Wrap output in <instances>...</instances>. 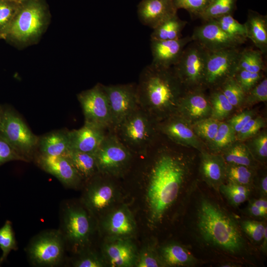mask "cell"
Returning <instances> with one entry per match:
<instances>
[{
  "mask_svg": "<svg viewBox=\"0 0 267 267\" xmlns=\"http://www.w3.org/2000/svg\"><path fill=\"white\" fill-rule=\"evenodd\" d=\"M187 173L186 164L172 154H161L151 168L146 199L149 221L160 223L177 199Z\"/></svg>",
  "mask_w": 267,
  "mask_h": 267,
  "instance_id": "cell-1",
  "label": "cell"
},
{
  "mask_svg": "<svg viewBox=\"0 0 267 267\" xmlns=\"http://www.w3.org/2000/svg\"><path fill=\"white\" fill-rule=\"evenodd\" d=\"M183 89L173 67L150 64L142 70L136 85L139 105L153 119L170 116L176 112Z\"/></svg>",
  "mask_w": 267,
  "mask_h": 267,
  "instance_id": "cell-2",
  "label": "cell"
},
{
  "mask_svg": "<svg viewBox=\"0 0 267 267\" xmlns=\"http://www.w3.org/2000/svg\"><path fill=\"white\" fill-rule=\"evenodd\" d=\"M196 223L200 237L207 244L232 255L245 249V240L237 221L213 201L200 199Z\"/></svg>",
  "mask_w": 267,
  "mask_h": 267,
  "instance_id": "cell-3",
  "label": "cell"
},
{
  "mask_svg": "<svg viewBox=\"0 0 267 267\" xmlns=\"http://www.w3.org/2000/svg\"><path fill=\"white\" fill-rule=\"evenodd\" d=\"M47 22L43 5L37 0H28L20 4L5 34V39L20 44L34 42Z\"/></svg>",
  "mask_w": 267,
  "mask_h": 267,
  "instance_id": "cell-4",
  "label": "cell"
},
{
  "mask_svg": "<svg viewBox=\"0 0 267 267\" xmlns=\"http://www.w3.org/2000/svg\"><path fill=\"white\" fill-rule=\"evenodd\" d=\"M209 50L192 41L186 46L173 69L188 91L201 89L204 86L206 62Z\"/></svg>",
  "mask_w": 267,
  "mask_h": 267,
  "instance_id": "cell-5",
  "label": "cell"
},
{
  "mask_svg": "<svg viewBox=\"0 0 267 267\" xmlns=\"http://www.w3.org/2000/svg\"><path fill=\"white\" fill-rule=\"evenodd\" d=\"M0 134L29 161L38 148L39 137L31 131L19 114L9 107L3 108Z\"/></svg>",
  "mask_w": 267,
  "mask_h": 267,
  "instance_id": "cell-6",
  "label": "cell"
},
{
  "mask_svg": "<svg viewBox=\"0 0 267 267\" xmlns=\"http://www.w3.org/2000/svg\"><path fill=\"white\" fill-rule=\"evenodd\" d=\"M65 243L61 231H46L33 238L27 248V252L34 265L54 267L59 265L63 260Z\"/></svg>",
  "mask_w": 267,
  "mask_h": 267,
  "instance_id": "cell-7",
  "label": "cell"
},
{
  "mask_svg": "<svg viewBox=\"0 0 267 267\" xmlns=\"http://www.w3.org/2000/svg\"><path fill=\"white\" fill-rule=\"evenodd\" d=\"M152 120L153 118L139 106L117 129L120 139L129 149L141 151L146 149L154 136Z\"/></svg>",
  "mask_w": 267,
  "mask_h": 267,
  "instance_id": "cell-8",
  "label": "cell"
},
{
  "mask_svg": "<svg viewBox=\"0 0 267 267\" xmlns=\"http://www.w3.org/2000/svg\"><path fill=\"white\" fill-rule=\"evenodd\" d=\"M85 123L105 130L112 126L111 112L104 85L97 84L77 95Z\"/></svg>",
  "mask_w": 267,
  "mask_h": 267,
  "instance_id": "cell-9",
  "label": "cell"
},
{
  "mask_svg": "<svg viewBox=\"0 0 267 267\" xmlns=\"http://www.w3.org/2000/svg\"><path fill=\"white\" fill-rule=\"evenodd\" d=\"M97 170L103 174L115 175L121 173L130 162V149L115 135H106L94 153Z\"/></svg>",
  "mask_w": 267,
  "mask_h": 267,
  "instance_id": "cell-10",
  "label": "cell"
},
{
  "mask_svg": "<svg viewBox=\"0 0 267 267\" xmlns=\"http://www.w3.org/2000/svg\"><path fill=\"white\" fill-rule=\"evenodd\" d=\"M240 50L238 47L209 51L205 72L204 86L217 88L236 70Z\"/></svg>",
  "mask_w": 267,
  "mask_h": 267,
  "instance_id": "cell-11",
  "label": "cell"
},
{
  "mask_svg": "<svg viewBox=\"0 0 267 267\" xmlns=\"http://www.w3.org/2000/svg\"><path fill=\"white\" fill-rule=\"evenodd\" d=\"M65 242L75 250H82L89 242L92 231L90 217L83 208L68 206L64 210L62 220Z\"/></svg>",
  "mask_w": 267,
  "mask_h": 267,
  "instance_id": "cell-12",
  "label": "cell"
},
{
  "mask_svg": "<svg viewBox=\"0 0 267 267\" xmlns=\"http://www.w3.org/2000/svg\"><path fill=\"white\" fill-rule=\"evenodd\" d=\"M109 104L112 126L117 129L122 122L139 106L136 85H104Z\"/></svg>",
  "mask_w": 267,
  "mask_h": 267,
  "instance_id": "cell-13",
  "label": "cell"
},
{
  "mask_svg": "<svg viewBox=\"0 0 267 267\" xmlns=\"http://www.w3.org/2000/svg\"><path fill=\"white\" fill-rule=\"evenodd\" d=\"M191 37L209 51L238 47L246 42L227 34L212 20L196 27Z\"/></svg>",
  "mask_w": 267,
  "mask_h": 267,
  "instance_id": "cell-14",
  "label": "cell"
},
{
  "mask_svg": "<svg viewBox=\"0 0 267 267\" xmlns=\"http://www.w3.org/2000/svg\"><path fill=\"white\" fill-rule=\"evenodd\" d=\"M192 41L191 37L188 36L172 40L150 39L152 55L151 64L161 68L173 67L179 60L186 46Z\"/></svg>",
  "mask_w": 267,
  "mask_h": 267,
  "instance_id": "cell-15",
  "label": "cell"
},
{
  "mask_svg": "<svg viewBox=\"0 0 267 267\" xmlns=\"http://www.w3.org/2000/svg\"><path fill=\"white\" fill-rule=\"evenodd\" d=\"M138 252L130 238L108 239L103 245V259L112 267H134Z\"/></svg>",
  "mask_w": 267,
  "mask_h": 267,
  "instance_id": "cell-16",
  "label": "cell"
},
{
  "mask_svg": "<svg viewBox=\"0 0 267 267\" xmlns=\"http://www.w3.org/2000/svg\"><path fill=\"white\" fill-rule=\"evenodd\" d=\"M37 161L43 170L55 177L66 187L75 188L81 182V177L66 156L40 154Z\"/></svg>",
  "mask_w": 267,
  "mask_h": 267,
  "instance_id": "cell-17",
  "label": "cell"
},
{
  "mask_svg": "<svg viewBox=\"0 0 267 267\" xmlns=\"http://www.w3.org/2000/svg\"><path fill=\"white\" fill-rule=\"evenodd\" d=\"M211 107L209 100L201 89L189 90L180 97L177 108L178 115L187 122H194L210 117Z\"/></svg>",
  "mask_w": 267,
  "mask_h": 267,
  "instance_id": "cell-18",
  "label": "cell"
},
{
  "mask_svg": "<svg viewBox=\"0 0 267 267\" xmlns=\"http://www.w3.org/2000/svg\"><path fill=\"white\" fill-rule=\"evenodd\" d=\"M138 19L144 25L154 29L177 13L172 0H141L137 6Z\"/></svg>",
  "mask_w": 267,
  "mask_h": 267,
  "instance_id": "cell-19",
  "label": "cell"
},
{
  "mask_svg": "<svg viewBox=\"0 0 267 267\" xmlns=\"http://www.w3.org/2000/svg\"><path fill=\"white\" fill-rule=\"evenodd\" d=\"M103 227L109 237L113 238H130L136 229L134 216L126 205L111 211L103 221Z\"/></svg>",
  "mask_w": 267,
  "mask_h": 267,
  "instance_id": "cell-20",
  "label": "cell"
},
{
  "mask_svg": "<svg viewBox=\"0 0 267 267\" xmlns=\"http://www.w3.org/2000/svg\"><path fill=\"white\" fill-rule=\"evenodd\" d=\"M104 130L85 123L81 128L69 131L71 150L94 154L106 135Z\"/></svg>",
  "mask_w": 267,
  "mask_h": 267,
  "instance_id": "cell-21",
  "label": "cell"
},
{
  "mask_svg": "<svg viewBox=\"0 0 267 267\" xmlns=\"http://www.w3.org/2000/svg\"><path fill=\"white\" fill-rule=\"evenodd\" d=\"M117 191L115 186L108 182H95L90 184L85 194L84 203L92 213L102 212L115 201Z\"/></svg>",
  "mask_w": 267,
  "mask_h": 267,
  "instance_id": "cell-22",
  "label": "cell"
},
{
  "mask_svg": "<svg viewBox=\"0 0 267 267\" xmlns=\"http://www.w3.org/2000/svg\"><path fill=\"white\" fill-rule=\"evenodd\" d=\"M170 118L161 126L162 132L177 143L200 149L201 142L187 121L178 115Z\"/></svg>",
  "mask_w": 267,
  "mask_h": 267,
  "instance_id": "cell-23",
  "label": "cell"
},
{
  "mask_svg": "<svg viewBox=\"0 0 267 267\" xmlns=\"http://www.w3.org/2000/svg\"><path fill=\"white\" fill-rule=\"evenodd\" d=\"M226 163L221 155L202 152L200 171L203 180L210 187L219 190L224 182Z\"/></svg>",
  "mask_w": 267,
  "mask_h": 267,
  "instance_id": "cell-24",
  "label": "cell"
},
{
  "mask_svg": "<svg viewBox=\"0 0 267 267\" xmlns=\"http://www.w3.org/2000/svg\"><path fill=\"white\" fill-rule=\"evenodd\" d=\"M247 38L250 39L264 55L267 53V16L249 10L244 24Z\"/></svg>",
  "mask_w": 267,
  "mask_h": 267,
  "instance_id": "cell-25",
  "label": "cell"
},
{
  "mask_svg": "<svg viewBox=\"0 0 267 267\" xmlns=\"http://www.w3.org/2000/svg\"><path fill=\"white\" fill-rule=\"evenodd\" d=\"M40 154L48 156H65L71 150L69 131H52L39 138Z\"/></svg>",
  "mask_w": 267,
  "mask_h": 267,
  "instance_id": "cell-26",
  "label": "cell"
},
{
  "mask_svg": "<svg viewBox=\"0 0 267 267\" xmlns=\"http://www.w3.org/2000/svg\"><path fill=\"white\" fill-rule=\"evenodd\" d=\"M158 253L164 267H190L197 261L185 246L177 242L165 244Z\"/></svg>",
  "mask_w": 267,
  "mask_h": 267,
  "instance_id": "cell-27",
  "label": "cell"
},
{
  "mask_svg": "<svg viewBox=\"0 0 267 267\" xmlns=\"http://www.w3.org/2000/svg\"><path fill=\"white\" fill-rule=\"evenodd\" d=\"M186 24L187 21L181 20L177 13L153 29L150 39L158 40L179 39L182 37L181 32Z\"/></svg>",
  "mask_w": 267,
  "mask_h": 267,
  "instance_id": "cell-28",
  "label": "cell"
},
{
  "mask_svg": "<svg viewBox=\"0 0 267 267\" xmlns=\"http://www.w3.org/2000/svg\"><path fill=\"white\" fill-rule=\"evenodd\" d=\"M82 178H88L98 171L94 154L70 150L66 155Z\"/></svg>",
  "mask_w": 267,
  "mask_h": 267,
  "instance_id": "cell-29",
  "label": "cell"
},
{
  "mask_svg": "<svg viewBox=\"0 0 267 267\" xmlns=\"http://www.w3.org/2000/svg\"><path fill=\"white\" fill-rule=\"evenodd\" d=\"M222 156L226 164L239 165L251 167L254 157L249 147L242 142L233 143L225 148Z\"/></svg>",
  "mask_w": 267,
  "mask_h": 267,
  "instance_id": "cell-30",
  "label": "cell"
},
{
  "mask_svg": "<svg viewBox=\"0 0 267 267\" xmlns=\"http://www.w3.org/2000/svg\"><path fill=\"white\" fill-rule=\"evenodd\" d=\"M264 54L259 49L245 48L241 50L236 70H244L251 72H263L266 69Z\"/></svg>",
  "mask_w": 267,
  "mask_h": 267,
  "instance_id": "cell-31",
  "label": "cell"
},
{
  "mask_svg": "<svg viewBox=\"0 0 267 267\" xmlns=\"http://www.w3.org/2000/svg\"><path fill=\"white\" fill-rule=\"evenodd\" d=\"M236 2V0H210L198 18L206 21L225 15L232 14Z\"/></svg>",
  "mask_w": 267,
  "mask_h": 267,
  "instance_id": "cell-32",
  "label": "cell"
},
{
  "mask_svg": "<svg viewBox=\"0 0 267 267\" xmlns=\"http://www.w3.org/2000/svg\"><path fill=\"white\" fill-rule=\"evenodd\" d=\"M219 190L228 203L235 207L246 201L250 193L249 187L229 181L222 183Z\"/></svg>",
  "mask_w": 267,
  "mask_h": 267,
  "instance_id": "cell-33",
  "label": "cell"
},
{
  "mask_svg": "<svg viewBox=\"0 0 267 267\" xmlns=\"http://www.w3.org/2000/svg\"><path fill=\"white\" fill-rule=\"evenodd\" d=\"M215 89L210 97L211 107L210 117L220 121L230 114L234 107L219 88Z\"/></svg>",
  "mask_w": 267,
  "mask_h": 267,
  "instance_id": "cell-34",
  "label": "cell"
},
{
  "mask_svg": "<svg viewBox=\"0 0 267 267\" xmlns=\"http://www.w3.org/2000/svg\"><path fill=\"white\" fill-rule=\"evenodd\" d=\"M227 34L246 42L247 40L244 24L235 20L232 14H227L213 19Z\"/></svg>",
  "mask_w": 267,
  "mask_h": 267,
  "instance_id": "cell-35",
  "label": "cell"
},
{
  "mask_svg": "<svg viewBox=\"0 0 267 267\" xmlns=\"http://www.w3.org/2000/svg\"><path fill=\"white\" fill-rule=\"evenodd\" d=\"M218 88L233 107L244 103L246 93L233 77L226 79Z\"/></svg>",
  "mask_w": 267,
  "mask_h": 267,
  "instance_id": "cell-36",
  "label": "cell"
},
{
  "mask_svg": "<svg viewBox=\"0 0 267 267\" xmlns=\"http://www.w3.org/2000/svg\"><path fill=\"white\" fill-rule=\"evenodd\" d=\"M225 178L227 181L249 187L253 180V174L249 167L226 164Z\"/></svg>",
  "mask_w": 267,
  "mask_h": 267,
  "instance_id": "cell-37",
  "label": "cell"
},
{
  "mask_svg": "<svg viewBox=\"0 0 267 267\" xmlns=\"http://www.w3.org/2000/svg\"><path fill=\"white\" fill-rule=\"evenodd\" d=\"M236 139V134L231 126L227 122H220L216 136L210 143L214 150L221 151L234 143Z\"/></svg>",
  "mask_w": 267,
  "mask_h": 267,
  "instance_id": "cell-38",
  "label": "cell"
},
{
  "mask_svg": "<svg viewBox=\"0 0 267 267\" xmlns=\"http://www.w3.org/2000/svg\"><path fill=\"white\" fill-rule=\"evenodd\" d=\"M0 248L2 253L0 258V265L6 260L11 251L17 249L14 231L9 221H6L0 228Z\"/></svg>",
  "mask_w": 267,
  "mask_h": 267,
  "instance_id": "cell-39",
  "label": "cell"
},
{
  "mask_svg": "<svg viewBox=\"0 0 267 267\" xmlns=\"http://www.w3.org/2000/svg\"><path fill=\"white\" fill-rule=\"evenodd\" d=\"M220 121L208 117L194 122L193 130L197 135L211 142L217 133Z\"/></svg>",
  "mask_w": 267,
  "mask_h": 267,
  "instance_id": "cell-40",
  "label": "cell"
},
{
  "mask_svg": "<svg viewBox=\"0 0 267 267\" xmlns=\"http://www.w3.org/2000/svg\"><path fill=\"white\" fill-rule=\"evenodd\" d=\"M20 4L9 0H0V34H5L16 15Z\"/></svg>",
  "mask_w": 267,
  "mask_h": 267,
  "instance_id": "cell-41",
  "label": "cell"
},
{
  "mask_svg": "<svg viewBox=\"0 0 267 267\" xmlns=\"http://www.w3.org/2000/svg\"><path fill=\"white\" fill-rule=\"evenodd\" d=\"M135 267H164L159 254L158 251L153 247H144L138 253Z\"/></svg>",
  "mask_w": 267,
  "mask_h": 267,
  "instance_id": "cell-42",
  "label": "cell"
},
{
  "mask_svg": "<svg viewBox=\"0 0 267 267\" xmlns=\"http://www.w3.org/2000/svg\"><path fill=\"white\" fill-rule=\"evenodd\" d=\"M233 77L246 93L263 78V72L255 73L237 70Z\"/></svg>",
  "mask_w": 267,
  "mask_h": 267,
  "instance_id": "cell-43",
  "label": "cell"
},
{
  "mask_svg": "<svg viewBox=\"0 0 267 267\" xmlns=\"http://www.w3.org/2000/svg\"><path fill=\"white\" fill-rule=\"evenodd\" d=\"M240 226L242 231L256 242L262 241L267 230L265 223L255 220H244L241 222Z\"/></svg>",
  "mask_w": 267,
  "mask_h": 267,
  "instance_id": "cell-44",
  "label": "cell"
},
{
  "mask_svg": "<svg viewBox=\"0 0 267 267\" xmlns=\"http://www.w3.org/2000/svg\"><path fill=\"white\" fill-rule=\"evenodd\" d=\"M267 101V79L264 77L246 93L244 103L252 105Z\"/></svg>",
  "mask_w": 267,
  "mask_h": 267,
  "instance_id": "cell-45",
  "label": "cell"
},
{
  "mask_svg": "<svg viewBox=\"0 0 267 267\" xmlns=\"http://www.w3.org/2000/svg\"><path fill=\"white\" fill-rule=\"evenodd\" d=\"M11 161H29L0 134V166Z\"/></svg>",
  "mask_w": 267,
  "mask_h": 267,
  "instance_id": "cell-46",
  "label": "cell"
},
{
  "mask_svg": "<svg viewBox=\"0 0 267 267\" xmlns=\"http://www.w3.org/2000/svg\"><path fill=\"white\" fill-rule=\"evenodd\" d=\"M177 10L184 9L195 16L199 17L210 0H172Z\"/></svg>",
  "mask_w": 267,
  "mask_h": 267,
  "instance_id": "cell-47",
  "label": "cell"
},
{
  "mask_svg": "<svg viewBox=\"0 0 267 267\" xmlns=\"http://www.w3.org/2000/svg\"><path fill=\"white\" fill-rule=\"evenodd\" d=\"M265 125V120L261 117L251 119L236 134V136L240 141L253 137Z\"/></svg>",
  "mask_w": 267,
  "mask_h": 267,
  "instance_id": "cell-48",
  "label": "cell"
},
{
  "mask_svg": "<svg viewBox=\"0 0 267 267\" xmlns=\"http://www.w3.org/2000/svg\"><path fill=\"white\" fill-rule=\"evenodd\" d=\"M105 265L103 258L90 251L84 253L73 264L76 267H103Z\"/></svg>",
  "mask_w": 267,
  "mask_h": 267,
  "instance_id": "cell-49",
  "label": "cell"
},
{
  "mask_svg": "<svg viewBox=\"0 0 267 267\" xmlns=\"http://www.w3.org/2000/svg\"><path fill=\"white\" fill-rule=\"evenodd\" d=\"M255 136L252 142V154L254 157L265 160L267 157V134L264 133Z\"/></svg>",
  "mask_w": 267,
  "mask_h": 267,
  "instance_id": "cell-50",
  "label": "cell"
},
{
  "mask_svg": "<svg viewBox=\"0 0 267 267\" xmlns=\"http://www.w3.org/2000/svg\"><path fill=\"white\" fill-rule=\"evenodd\" d=\"M253 116L254 113L252 111H246L234 115L227 123L231 126L236 135Z\"/></svg>",
  "mask_w": 267,
  "mask_h": 267,
  "instance_id": "cell-51",
  "label": "cell"
},
{
  "mask_svg": "<svg viewBox=\"0 0 267 267\" xmlns=\"http://www.w3.org/2000/svg\"><path fill=\"white\" fill-rule=\"evenodd\" d=\"M247 210L249 214L253 217L256 218L267 217V214L265 213L260 208L250 202Z\"/></svg>",
  "mask_w": 267,
  "mask_h": 267,
  "instance_id": "cell-52",
  "label": "cell"
},
{
  "mask_svg": "<svg viewBox=\"0 0 267 267\" xmlns=\"http://www.w3.org/2000/svg\"><path fill=\"white\" fill-rule=\"evenodd\" d=\"M250 203L260 208L265 213L267 214V198L263 197L259 199H252Z\"/></svg>",
  "mask_w": 267,
  "mask_h": 267,
  "instance_id": "cell-53",
  "label": "cell"
},
{
  "mask_svg": "<svg viewBox=\"0 0 267 267\" xmlns=\"http://www.w3.org/2000/svg\"><path fill=\"white\" fill-rule=\"evenodd\" d=\"M260 190L263 197H266L267 195V177L264 175L260 182Z\"/></svg>",
  "mask_w": 267,
  "mask_h": 267,
  "instance_id": "cell-54",
  "label": "cell"
},
{
  "mask_svg": "<svg viewBox=\"0 0 267 267\" xmlns=\"http://www.w3.org/2000/svg\"><path fill=\"white\" fill-rule=\"evenodd\" d=\"M262 241V249L264 252H266L267 249V230L265 232Z\"/></svg>",
  "mask_w": 267,
  "mask_h": 267,
  "instance_id": "cell-55",
  "label": "cell"
},
{
  "mask_svg": "<svg viewBox=\"0 0 267 267\" xmlns=\"http://www.w3.org/2000/svg\"><path fill=\"white\" fill-rule=\"evenodd\" d=\"M221 267H237V265L233 264V263H225L223 264H222Z\"/></svg>",
  "mask_w": 267,
  "mask_h": 267,
  "instance_id": "cell-56",
  "label": "cell"
},
{
  "mask_svg": "<svg viewBox=\"0 0 267 267\" xmlns=\"http://www.w3.org/2000/svg\"><path fill=\"white\" fill-rule=\"evenodd\" d=\"M10 0L11 1L17 3L18 4H21L28 0Z\"/></svg>",
  "mask_w": 267,
  "mask_h": 267,
  "instance_id": "cell-57",
  "label": "cell"
},
{
  "mask_svg": "<svg viewBox=\"0 0 267 267\" xmlns=\"http://www.w3.org/2000/svg\"><path fill=\"white\" fill-rule=\"evenodd\" d=\"M2 109H3V108L1 106H0V120H1V118Z\"/></svg>",
  "mask_w": 267,
  "mask_h": 267,
  "instance_id": "cell-58",
  "label": "cell"
},
{
  "mask_svg": "<svg viewBox=\"0 0 267 267\" xmlns=\"http://www.w3.org/2000/svg\"><path fill=\"white\" fill-rule=\"evenodd\" d=\"M4 39V37L3 36H2L0 34V39Z\"/></svg>",
  "mask_w": 267,
  "mask_h": 267,
  "instance_id": "cell-59",
  "label": "cell"
}]
</instances>
